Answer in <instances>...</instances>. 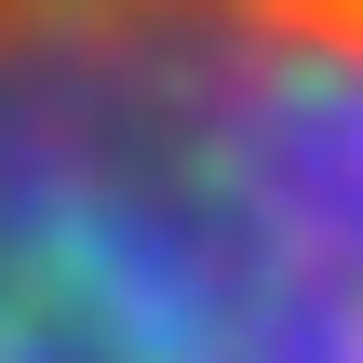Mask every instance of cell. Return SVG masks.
<instances>
[{
	"label": "cell",
	"mask_w": 363,
	"mask_h": 363,
	"mask_svg": "<svg viewBox=\"0 0 363 363\" xmlns=\"http://www.w3.org/2000/svg\"><path fill=\"white\" fill-rule=\"evenodd\" d=\"M0 363H363V0H0Z\"/></svg>",
	"instance_id": "cell-1"
}]
</instances>
